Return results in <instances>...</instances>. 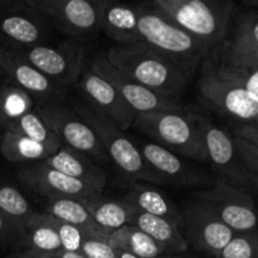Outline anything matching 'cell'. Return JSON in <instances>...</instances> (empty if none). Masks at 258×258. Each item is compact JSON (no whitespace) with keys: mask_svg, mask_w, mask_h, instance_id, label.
Masks as SVG:
<instances>
[{"mask_svg":"<svg viewBox=\"0 0 258 258\" xmlns=\"http://www.w3.org/2000/svg\"><path fill=\"white\" fill-rule=\"evenodd\" d=\"M136 44L155 50L190 80L213 52L170 22L150 2L136 4Z\"/></svg>","mask_w":258,"mask_h":258,"instance_id":"cell-1","label":"cell"},{"mask_svg":"<svg viewBox=\"0 0 258 258\" xmlns=\"http://www.w3.org/2000/svg\"><path fill=\"white\" fill-rule=\"evenodd\" d=\"M105 55L113 67L169 100L180 102L185 93L189 78L170 60L145 45H115Z\"/></svg>","mask_w":258,"mask_h":258,"instance_id":"cell-2","label":"cell"},{"mask_svg":"<svg viewBox=\"0 0 258 258\" xmlns=\"http://www.w3.org/2000/svg\"><path fill=\"white\" fill-rule=\"evenodd\" d=\"M155 9L214 52L227 42L233 3L229 0H153Z\"/></svg>","mask_w":258,"mask_h":258,"instance_id":"cell-3","label":"cell"},{"mask_svg":"<svg viewBox=\"0 0 258 258\" xmlns=\"http://www.w3.org/2000/svg\"><path fill=\"white\" fill-rule=\"evenodd\" d=\"M133 126L150 141L181 158L208 161L194 115L184 108L139 113Z\"/></svg>","mask_w":258,"mask_h":258,"instance_id":"cell-4","label":"cell"},{"mask_svg":"<svg viewBox=\"0 0 258 258\" xmlns=\"http://www.w3.org/2000/svg\"><path fill=\"white\" fill-rule=\"evenodd\" d=\"M73 110L92 128L116 168L131 180H144L149 183H163L160 176L149 166L135 141L125 135L122 130L100 115L85 102H75Z\"/></svg>","mask_w":258,"mask_h":258,"instance_id":"cell-5","label":"cell"},{"mask_svg":"<svg viewBox=\"0 0 258 258\" xmlns=\"http://www.w3.org/2000/svg\"><path fill=\"white\" fill-rule=\"evenodd\" d=\"M198 95L208 108L239 125L258 126V101L243 87L217 71L211 57L201 66Z\"/></svg>","mask_w":258,"mask_h":258,"instance_id":"cell-6","label":"cell"},{"mask_svg":"<svg viewBox=\"0 0 258 258\" xmlns=\"http://www.w3.org/2000/svg\"><path fill=\"white\" fill-rule=\"evenodd\" d=\"M194 120L206 149L208 163H211L218 179L247 191L251 188H258L237 151L233 135H229L204 116L194 115Z\"/></svg>","mask_w":258,"mask_h":258,"instance_id":"cell-7","label":"cell"},{"mask_svg":"<svg viewBox=\"0 0 258 258\" xmlns=\"http://www.w3.org/2000/svg\"><path fill=\"white\" fill-rule=\"evenodd\" d=\"M10 48L52 82L66 90L78 83L86 68L85 49L77 40H67L58 45L40 44Z\"/></svg>","mask_w":258,"mask_h":258,"instance_id":"cell-8","label":"cell"},{"mask_svg":"<svg viewBox=\"0 0 258 258\" xmlns=\"http://www.w3.org/2000/svg\"><path fill=\"white\" fill-rule=\"evenodd\" d=\"M194 201L203 204L236 234L258 233V212L247 190L217 179L213 188L194 194Z\"/></svg>","mask_w":258,"mask_h":258,"instance_id":"cell-9","label":"cell"},{"mask_svg":"<svg viewBox=\"0 0 258 258\" xmlns=\"http://www.w3.org/2000/svg\"><path fill=\"white\" fill-rule=\"evenodd\" d=\"M34 110L62 145L85 154L95 163L103 164L108 160L107 153L95 131L64 102L35 103Z\"/></svg>","mask_w":258,"mask_h":258,"instance_id":"cell-10","label":"cell"},{"mask_svg":"<svg viewBox=\"0 0 258 258\" xmlns=\"http://www.w3.org/2000/svg\"><path fill=\"white\" fill-rule=\"evenodd\" d=\"M53 30L75 39L100 32V0H29Z\"/></svg>","mask_w":258,"mask_h":258,"instance_id":"cell-11","label":"cell"},{"mask_svg":"<svg viewBox=\"0 0 258 258\" xmlns=\"http://www.w3.org/2000/svg\"><path fill=\"white\" fill-rule=\"evenodd\" d=\"M53 29L29 0H0V34L10 47L47 44Z\"/></svg>","mask_w":258,"mask_h":258,"instance_id":"cell-12","label":"cell"},{"mask_svg":"<svg viewBox=\"0 0 258 258\" xmlns=\"http://www.w3.org/2000/svg\"><path fill=\"white\" fill-rule=\"evenodd\" d=\"M17 178L23 185L47 199H76L87 202L101 197L100 191L88 184L71 178L42 161L18 168Z\"/></svg>","mask_w":258,"mask_h":258,"instance_id":"cell-13","label":"cell"},{"mask_svg":"<svg viewBox=\"0 0 258 258\" xmlns=\"http://www.w3.org/2000/svg\"><path fill=\"white\" fill-rule=\"evenodd\" d=\"M181 219V228L188 244L213 258L219 257L236 234L207 207L197 201L184 207Z\"/></svg>","mask_w":258,"mask_h":258,"instance_id":"cell-14","label":"cell"},{"mask_svg":"<svg viewBox=\"0 0 258 258\" xmlns=\"http://www.w3.org/2000/svg\"><path fill=\"white\" fill-rule=\"evenodd\" d=\"M0 72L9 80V83L27 92L35 103L64 102L67 96L66 88L52 82L5 44H0Z\"/></svg>","mask_w":258,"mask_h":258,"instance_id":"cell-15","label":"cell"},{"mask_svg":"<svg viewBox=\"0 0 258 258\" xmlns=\"http://www.w3.org/2000/svg\"><path fill=\"white\" fill-rule=\"evenodd\" d=\"M91 70L100 75L103 80L107 81L122 100L139 113H150L156 111L166 110H183V105L178 101L169 100L164 96L155 93L154 91L144 87L143 85L138 83L121 72L116 67H113L105 54H100L92 60L90 64Z\"/></svg>","mask_w":258,"mask_h":258,"instance_id":"cell-16","label":"cell"},{"mask_svg":"<svg viewBox=\"0 0 258 258\" xmlns=\"http://www.w3.org/2000/svg\"><path fill=\"white\" fill-rule=\"evenodd\" d=\"M78 83L86 105L108 118L120 130L126 131L133 126L136 118L135 111L122 100L107 81L93 72L90 66L83 70Z\"/></svg>","mask_w":258,"mask_h":258,"instance_id":"cell-17","label":"cell"},{"mask_svg":"<svg viewBox=\"0 0 258 258\" xmlns=\"http://www.w3.org/2000/svg\"><path fill=\"white\" fill-rule=\"evenodd\" d=\"M144 159L151 169L161 178L163 183L180 186H206L213 179L194 164L188 163L181 156L150 140H134Z\"/></svg>","mask_w":258,"mask_h":258,"instance_id":"cell-18","label":"cell"},{"mask_svg":"<svg viewBox=\"0 0 258 258\" xmlns=\"http://www.w3.org/2000/svg\"><path fill=\"white\" fill-rule=\"evenodd\" d=\"M45 165L66 174L73 179L83 181L102 194L106 185V174L87 155L68 146L62 145L53 155L43 160Z\"/></svg>","mask_w":258,"mask_h":258,"instance_id":"cell-19","label":"cell"},{"mask_svg":"<svg viewBox=\"0 0 258 258\" xmlns=\"http://www.w3.org/2000/svg\"><path fill=\"white\" fill-rule=\"evenodd\" d=\"M136 29V4L100 0V30L107 37L118 45H135Z\"/></svg>","mask_w":258,"mask_h":258,"instance_id":"cell-20","label":"cell"},{"mask_svg":"<svg viewBox=\"0 0 258 258\" xmlns=\"http://www.w3.org/2000/svg\"><path fill=\"white\" fill-rule=\"evenodd\" d=\"M130 226L136 227L153 238L165 249L166 254H181L186 252L189 244L181 233V228L165 218L151 216L136 211Z\"/></svg>","mask_w":258,"mask_h":258,"instance_id":"cell-21","label":"cell"},{"mask_svg":"<svg viewBox=\"0 0 258 258\" xmlns=\"http://www.w3.org/2000/svg\"><path fill=\"white\" fill-rule=\"evenodd\" d=\"M45 214L53 217L57 221L76 227L80 231H82L85 236L107 238V236L110 234L96 224V222L91 217L90 212L87 211L83 202L81 201H76V199H48Z\"/></svg>","mask_w":258,"mask_h":258,"instance_id":"cell-22","label":"cell"},{"mask_svg":"<svg viewBox=\"0 0 258 258\" xmlns=\"http://www.w3.org/2000/svg\"><path fill=\"white\" fill-rule=\"evenodd\" d=\"M122 201L134 207L136 211L165 218L181 228V212H179L175 204L158 189L135 185L126 193Z\"/></svg>","mask_w":258,"mask_h":258,"instance_id":"cell-23","label":"cell"},{"mask_svg":"<svg viewBox=\"0 0 258 258\" xmlns=\"http://www.w3.org/2000/svg\"><path fill=\"white\" fill-rule=\"evenodd\" d=\"M53 146L30 140L25 136L10 131H3L0 138V153L9 163L28 165L45 160L58 151Z\"/></svg>","mask_w":258,"mask_h":258,"instance_id":"cell-24","label":"cell"},{"mask_svg":"<svg viewBox=\"0 0 258 258\" xmlns=\"http://www.w3.org/2000/svg\"><path fill=\"white\" fill-rule=\"evenodd\" d=\"M83 204L90 212L96 224L107 233H112L113 231H117L122 227L130 226L131 219L136 212L134 207L123 202L122 199L113 201V199H103L100 197L83 202Z\"/></svg>","mask_w":258,"mask_h":258,"instance_id":"cell-25","label":"cell"},{"mask_svg":"<svg viewBox=\"0 0 258 258\" xmlns=\"http://www.w3.org/2000/svg\"><path fill=\"white\" fill-rule=\"evenodd\" d=\"M107 242L116 251H125L139 258H160L166 252L153 238L134 226H125L107 236Z\"/></svg>","mask_w":258,"mask_h":258,"instance_id":"cell-26","label":"cell"},{"mask_svg":"<svg viewBox=\"0 0 258 258\" xmlns=\"http://www.w3.org/2000/svg\"><path fill=\"white\" fill-rule=\"evenodd\" d=\"M23 243L28 244V251L43 256H52L63 251L59 237L45 213H37L27 222Z\"/></svg>","mask_w":258,"mask_h":258,"instance_id":"cell-27","label":"cell"},{"mask_svg":"<svg viewBox=\"0 0 258 258\" xmlns=\"http://www.w3.org/2000/svg\"><path fill=\"white\" fill-rule=\"evenodd\" d=\"M35 101L12 83H0V131L34 110Z\"/></svg>","mask_w":258,"mask_h":258,"instance_id":"cell-28","label":"cell"},{"mask_svg":"<svg viewBox=\"0 0 258 258\" xmlns=\"http://www.w3.org/2000/svg\"><path fill=\"white\" fill-rule=\"evenodd\" d=\"M37 213L17 186L0 179V214L24 229L27 222Z\"/></svg>","mask_w":258,"mask_h":258,"instance_id":"cell-29","label":"cell"},{"mask_svg":"<svg viewBox=\"0 0 258 258\" xmlns=\"http://www.w3.org/2000/svg\"><path fill=\"white\" fill-rule=\"evenodd\" d=\"M4 131H10L18 135L25 136L30 140L38 141V143L45 144V145L53 146L55 149H60L62 143L57 139V136L50 131V128L45 125L35 110L25 113L18 120L13 121L12 123L4 128Z\"/></svg>","mask_w":258,"mask_h":258,"instance_id":"cell-30","label":"cell"},{"mask_svg":"<svg viewBox=\"0 0 258 258\" xmlns=\"http://www.w3.org/2000/svg\"><path fill=\"white\" fill-rule=\"evenodd\" d=\"M209 57L216 66L217 71L222 76L243 87L247 92L251 93L258 101V70L232 64V63L222 59L216 52L212 53Z\"/></svg>","mask_w":258,"mask_h":258,"instance_id":"cell-31","label":"cell"},{"mask_svg":"<svg viewBox=\"0 0 258 258\" xmlns=\"http://www.w3.org/2000/svg\"><path fill=\"white\" fill-rule=\"evenodd\" d=\"M233 48L258 47V14L248 13L241 15L234 30L233 39L227 42Z\"/></svg>","mask_w":258,"mask_h":258,"instance_id":"cell-32","label":"cell"},{"mask_svg":"<svg viewBox=\"0 0 258 258\" xmlns=\"http://www.w3.org/2000/svg\"><path fill=\"white\" fill-rule=\"evenodd\" d=\"M218 258H258V233L234 234Z\"/></svg>","mask_w":258,"mask_h":258,"instance_id":"cell-33","label":"cell"},{"mask_svg":"<svg viewBox=\"0 0 258 258\" xmlns=\"http://www.w3.org/2000/svg\"><path fill=\"white\" fill-rule=\"evenodd\" d=\"M214 52L232 64L241 66V67L258 70V47L254 48H233L229 47L227 42Z\"/></svg>","mask_w":258,"mask_h":258,"instance_id":"cell-34","label":"cell"},{"mask_svg":"<svg viewBox=\"0 0 258 258\" xmlns=\"http://www.w3.org/2000/svg\"><path fill=\"white\" fill-rule=\"evenodd\" d=\"M48 217H49L50 224L54 227L55 232H57L58 237H59L63 251L77 252V253H80L81 246H82L83 238H85L83 232L76 228V227L71 226V224L57 221V219H54L50 216Z\"/></svg>","mask_w":258,"mask_h":258,"instance_id":"cell-35","label":"cell"},{"mask_svg":"<svg viewBox=\"0 0 258 258\" xmlns=\"http://www.w3.org/2000/svg\"><path fill=\"white\" fill-rule=\"evenodd\" d=\"M80 253L85 258H117V251L101 237L85 236Z\"/></svg>","mask_w":258,"mask_h":258,"instance_id":"cell-36","label":"cell"},{"mask_svg":"<svg viewBox=\"0 0 258 258\" xmlns=\"http://www.w3.org/2000/svg\"><path fill=\"white\" fill-rule=\"evenodd\" d=\"M233 141L234 145H236L237 151L241 155L242 160H243L244 165L247 166L248 171L251 173V175L253 176L254 181H256L258 186V149L254 148L252 144H249L248 141L243 140L239 136L234 135L233 134Z\"/></svg>","mask_w":258,"mask_h":258,"instance_id":"cell-37","label":"cell"},{"mask_svg":"<svg viewBox=\"0 0 258 258\" xmlns=\"http://www.w3.org/2000/svg\"><path fill=\"white\" fill-rule=\"evenodd\" d=\"M24 229L0 214V251L12 246L14 242H23Z\"/></svg>","mask_w":258,"mask_h":258,"instance_id":"cell-38","label":"cell"},{"mask_svg":"<svg viewBox=\"0 0 258 258\" xmlns=\"http://www.w3.org/2000/svg\"><path fill=\"white\" fill-rule=\"evenodd\" d=\"M234 135L239 136L243 140L258 149V126L257 125H238L234 128Z\"/></svg>","mask_w":258,"mask_h":258,"instance_id":"cell-39","label":"cell"},{"mask_svg":"<svg viewBox=\"0 0 258 258\" xmlns=\"http://www.w3.org/2000/svg\"><path fill=\"white\" fill-rule=\"evenodd\" d=\"M49 258H85L81 253H77V252H67L62 251L59 253L52 254V256H47Z\"/></svg>","mask_w":258,"mask_h":258,"instance_id":"cell-40","label":"cell"},{"mask_svg":"<svg viewBox=\"0 0 258 258\" xmlns=\"http://www.w3.org/2000/svg\"><path fill=\"white\" fill-rule=\"evenodd\" d=\"M13 258H49V257L43 256V254H39V253H35V252H32V251H25L20 254H15Z\"/></svg>","mask_w":258,"mask_h":258,"instance_id":"cell-41","label":"cell"},{"mask_svg":"<svg viewBox=\"0 0 258 258\" xmlns=\"http://www.w3.org/2000/svg\"><path fill=\"white\" fill-rule=\"evenodd\" d=\"M117 258H139V257H136L135 254L130 253V252L117 251Z\"/></svg>","mask_w":258,"mask_h":258,"instance_id":"cell-42","label":"cell"},{"mask_svg":"<svg viewBox=\"0 0 258 258\" xmlns=\"http://www.w3.org/2000/svg\"><path fill=\"white\" fill-rule=\"evenodd\" d=\"M160 258H186V257L181 256V254H166V256H163Z\"/></svg>","mask_w":258,"mask_h":258,"instance_id":"cell-43","label":"cell"},{"mask_svg":"<svg viewBox=\"0 0 258 258\" xmlns=\"http://www.w3.org/2000/svg\"><path fill=\"white\" fill-rule=\"evenodd\" d=\"M249 5H252L253 8H256V9H258V0H252V2H248Z\"/></svg>","mask_w":258,"mask_h":258,"instance_id":"cell-44","label":"cell"},{"mask_svg":"<svg viewBox=\"0 0 258 258\" xmlns=\"http://www.w3.org/2000/svg\"><path fill=\"white\" fill-rule=\"evenodd\" d=\"M0 76H2V72H0Z\"/></svg>","mask_w":258,"mask_h":258,"instance_id":"cell-45","label":"cell"},{"mask_svg":"<svg viewBox=\"0 0 258 258\" xmlns=\"http://www.w3.org/2000/svg\"><path fill=\"white\" fill-rule=\"evenodd\" d=\"M257 232H258V231H257Z\"/></svg>","mask_w":258,"mask_h":258,"instance_id":"cell-46","label":"cell"}]
</instances>
